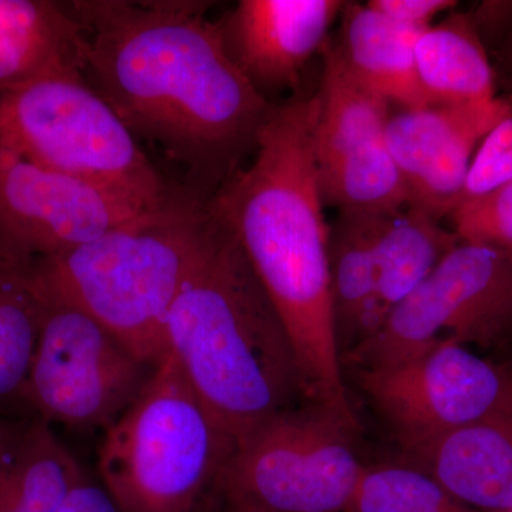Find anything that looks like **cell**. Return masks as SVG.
<instances>
[{
  "label": "cell",
  "mask_w": 512,
  "mask_h": 512,
  "mask_svg": "<svg viewBox=\"0 0 512 512\" xmlns=\"http://www.w3.org/2000/svg\"><path fill=\"white\" fill-rule=\"evenodd\" d=\"M26 423L28 421L13 423V421L0 419V460L8 453L9 448L15 444V441L19 439Z\"/></svg>",
  "instance_id": "28"
},
{
  "label": "cell",
  "mask_w": 512,
  "mask_h": 512,
  "mask_svg": "<svg viewBox=\"0 0 512 512\" xmlns=\"http://www.w3.org/2000/svg\"><path fill=\"white\" fill-rule=\"evenodd\" d=\"M104 431L97 467L121 512H197L235 446L171 353Z\"/></svg>",
  "instance_id": "5"
},
{
  "label": "cell",
  "mask_w": 512,
  "mask_h": 512,
  "mask_svg": "<svg viewBox=\"0 0 512 512\" xmlns=\"http://www.w3.org/2000/svg\"><path fill=\"white\" fill-rule=\"evenodd\" d=\"M404 450L470 510L512 512V423L473 424Z\"/></svg>",
  "instance_id": "15"
},
{
  "label": "cell",
  "mask_w": 512,
  "mask_h": 512,
  "mask_svg": "<svg viewBox=\"0 0 512 512\" xmlns=\"http://www.w3.org/2000/svg\"><path fill=\"white\" fill-rule=\"evenodd\" d=\"M510 330L512 252L460 241L343 363L359 370L392 365L443 340L491 346Z\"/></svg>",
  "instance_id": "8"
},
{
  "label": "cell",
  "mask_w": 512,
  "mask_h": 512,
  "mask_svg": "<svg viewBox=\"0 0 512 512\" xmlns=\"http://www.w3.org/2000/svg\"><path fill=\"white\" fill-rule=\"evenodd\" d=\"M342 43L336 45L352 73L399 109L427 106L416 69V43L423 30L397 25L360 3H345Z\"/></svg>",
  "instance_id": "17"
},
{
  "label": "cell",
  "mask_w": 512,
  "mask_h": 512,
  "mask_svg": "<svg viewBox=\"0 0 512 512\" xmlns=\"http://www.w3.org/2000/svg\"><path fill=\"white\" fill-rule=\"evenodd\" d=\"M156 367L79 308L45 302L20 403L49 424L106 430L137 399Z\"/></svg>",
  "instance_id": "9"
},
{
  "label": "cell",
  "mask_w": 512,
  "mask_h": 512,
  "mask_svg": "<svg viewBox=\"0 0 512 512\" xmlns=\"http://www.w3.org/2000/svg\"><path fill=\"white\" fill-rule=\"evenodd\" d=\"M458 244L460 238L456 232L441 227L439 220L413 205L375 214L376 303L380 326Z\"/></svg>",
  "instance_id": "18"
},
{
  "label": "cell",
  "mask_w": 512,
  "mask_h": 512,
  "mask_svg": "<svg viewBox=\"0 0 512 512\" xmlns=\"http://www.w3.org/2000/svg\"><path fill=\"white\" fill-rule=\"evenodd\" d=\"M316 114V96L275 104L251 164L238 168L207 204L237 238L284 323L306 402L356 429L333 316Z\"/></svg>",
  "instance_id": "2"
},
{
  "label": "cell",
  "mask_w": 512,
  "mask_h": 512,
  "mask_svg": "<svg viewBox=\"0 0 512 512\" xmlns=\"http://www.w3.org/2000/svg\"><path fill=\"white\" fill-rule=\"evenodd\" d=\"M208 225L194 195L148 211L92 242L26 264L43 302L96 319L138 359L158 366L170 353L167 322Z\"/></svg>",
  "instance_id": "4"
},
{
  "label": "cell",
  "mask_w": 512,
  "mask_h": 512,
  "mask_svg": "<svg viewBox=\"0 0 512 512\" xmlns=\"http://www.w3.org/2000/svg\"><path fill=\"white\" fill-rule=\"evenodd\" d=\"M84 76L138 141L160 148L208 201L254 153L275 104L225 50L207 3L74 0Z\"/></svg>",
  "instance_id": "1"
},
{
  "label": "cell",
  "mask_w": 512,
  "mask_h": 512,
  "mask_svg": "<svg viewBox=\"0 0 512 512\" xmlns=\"http://www.w3.org/2000/svg\"><path fill=\"white\" fill-rule=\"evenodd\" d=\"M26 264L0 259V403L20 402L45 316Z\"/></svg>",
  "instance_id": "22"
},
{
  "label": "cell",
  "mask_w": 512,
  "mask_h": 512,
  "mask_svg": "<svg viewBox=\"0 0 512 512\" xmlns=\"http://www.w3.org/2000/svg\"><path fill=\"white\" fill-rule=\"evenodd\" d=\"M198 512H245V511H238V510H232V508L222 507L220 504L212 503L210 500H205L204 503H202L200 511Z\"/></svg>",
  "instance_id": "29"
},
{
  "label": "cell",
  "mask_w": 512,
  "mask_h": 512,
  "mask_svg": "<svg viewBox=\"0 0 512 512\" xmlns=\"http://www.w3.org/2000/svg\"><path fill=\"white\" fill-rule=\"evenodd\" d=\"M128 195L0 153V258L30 262L82 247L146 214Z\"/></svg>",
  "instance_id": "12"
},
{
  "label": "cell",
  "mask_w": 512,
  "mask_h": 512,
  "mask_svg": "<svg viewBox=\"0 0 512 512\" xmlns=\"http://www.w3.org/2000/svg\"><path fill=\"white\" fill-rule=\"evenodd\" d=\"M353 430L309 402L275 414L235 443L205 498L245 512H345L365 468Z\"/></svg>",
  "instance_id": "7"
},
{
  "label": "cell",
  "mask_w": 512,
  "mask_h": 512,
  "mask_svg": "<svg viewBox=\"0 0 512 512\" xmlns=\"http://www.w3.org/2000/svg\"><path fill=\"white\" fill-rule=\"evenodd\" d=\"M510 180H512V114L497 124L493 131H490L481 141L480 147L474 154L460 204Z\"/></svg>",
  "instance_id": "25"
},
{
  "label": "cell",
  "mask_w": 512,
  "mask_h": 512,
  "mask_svg": "<svg viewBox=\"0 0 512 512\" xmlns=\"http://www.w3.org/2000/svg\"><path fill=\"white\" fill-rule=\"evenodd\" d=\"M345 3L241 0L217 25L228 56L265 97L299 83L306 64L328 45L330 26Z\"/></svg>",
  "instance_id": "14"
},
{
  "label": "cell",
  "mask_w": 512,
  "mask_h": 512,
  "mask_svg": "<svg viewBox=\"0 0 512 512\" xmlns=\"http://www.w3.org/2000/svg\"><path fill=\"white\" fill-rule=\"evenodd\" d=\"M315 150L323 204L339 212L383 214L409 201L386 147L390 104L349 69L338 47L323 49Z\"/></svg>",
  "instance_id": "11"
},
{
  "label": "cell",
  "mask_w": 512,
  "mask_h": 512,
  "mask_svg": "<svg viewBox=\"0 0 512 512\" xmlns=\"http://www.w3.org/2000/svg\"><path fill=\"white\" fill-rule=\"evenodd\" d=\"M84 66L86 35L69 2L0 0V87Z\"/></svg>",
  "instance_id": "16"
},
{
  "label": "cell",
  "mask_w": 512,
  "mask_h": 512,
  "mask_svg": "<svg viewBox=\"0 0 512 512\" xmlns=\"http://www.w3.org/2000/svg\"><path fill=\"white\" fill-rule=\"evenodd\" d=\"M397 25L412 29H427L434 19L457 6L454 0H370L366 3Z\"/></svg>",
  "instance_id": "26"
},
{
  "label": "cell",
  "mask_w": 512,
  "mask_h": 512,
  "mask_svg": "<svg viewBox=\"0 0 512 512\" xmlns=\"http://www.w3.org/2000/svg\"><path fill=\"white\" fill-rule=\"evenodd\" d=\"M345 512H477L470 510L423 468L380 464L363 468Z\"/></svg>",
  "instance_id": "23"
},
{
  "label": "cell",
  "mask_w": 512,
  "mask_h": 512,
  "mask_svg": "<svg viewBox=\"0 0 512 512\" xmlns=\"http://www.w3.org/2000/svg\"><path fill=\"white\" fill-rule=\"evenodd\" d=\"M510 56H511V59H512V40H511V43H510Z\"/></svg>",
  "instance_id": "30"
},
{
  "label": "cell",
  "mask_w": 512,
  "mask_h": 512,
  "mask_svg": "<svg viewBox=\"0 0 512 512\" xmlns=\"http://www.w3.org/2000/svg\"><path fill=\"white\" fill-rule=\"evenodd\" d=\"M512 114L510 101L427 104L390 114L386 147L402 174L409 205L436 220L460 204L474 154L493 128Z\"/></svg>",
  "instance_id": "13"
},
{
  "label": "cell",
  "mask_w": 512,
  "mask_h": 512,
  "mask_svg": "<svg viewBox=\"0 0 512 512\" xmlns=\"http://www.w3.org/2000/svg\"><path fill=\"white\" fill-rule=\"evenodd\" d=\"M450 217L460 241L512 252V180L461 202Z\"/></svg>",
  "instance_id": "24"
},
{
  "label": "cell",
  "mask_w": 512,
  "mask_h": 512,
  "mask_svg": "<svg viewBox=\"0 0 512 512\" xmlns=\"http://www.w3.org/2000/svg\"><path fill=\"white\" fill-rule=\"evenodd\" d=\"M167 343L234 443L305 399L284 323L237 238L210 208L200 251L168 316Z\"/></svg>",
  "instance_id": "3"
},
{
  "label": "cell",
  "mask_w": 512,
  "mask_h": 512,
  "mask_svg": "<svg viewBox=\"0 0 512 512\" xmlns=\"http://www.w3.org/2000/svg\"><path fill=\"white\" fill-rule=\"evenodd\" d=\"M0 259H2V258H0Z\"/></svg>",
  "instance_id": "31"
},
{
  "label": "cell",
  "mask_w": 512,
  "mask_h": 512,
  "mask_svg": "<svg viewBox=\"0 0 512 512\" xmlns=\"http://www.w3.org/2000/svg\"><path fill=\"white\" fill-rule=\"evenodd\" d=\"M56 512H121L103 484L84 474Z\"/></svg>",
  "instance_id": "27"
},
{
  "label": "cell",
  "mask_w": 512,
  "mask_h": 512,
  "mask_svg": "<svg viewBox=\"0 0 512 512\" xmlns=\"http://www.w3.org/2000/svg\"><path fill=\"white\" fill-rule=\"evenodd\" d=\"M333 316L342 355L379 329L375 214L339 212L329 224Z\"/></svg>",
  "instance_id": "19"
},
{
  "label": "cell",
  "mask_w": 512,
  "mask_h": 512,
  "mask_svg": "<svg viewBox=\"0 0 512 512\" xmlns=\"http://www.w3.org/2000/svg\"><path fill=\"white\" fill-rule=\"evenodd\" d=\"M84 474L50 424L36 417L0 460V512H56Z\"/></svg>",
  "instance_id": "21"
},
{
  "label": "cell",
  "mask_w": 512,
  "mask_h": 512,
  "mask_svg": "<svg viewBox=\"0 0 512 512\" xmlns=\"http://www.w3.org/2000/svg\"><path fill=\"white\" fill-rule=\"evenodd\" d=\"M417 77L430 104L495 99V73L476 20L464 13L424 29L416 43Z\"/></svg>",
  "instance_id": "20"
},
{
  "label": "cell",
  "mask_w": 512,
  "mask_h": 512,
  "mask_svg": "<svg viewBox=\"0 0 512 512\" xmlns=\"http://www.w3.org/2000/svg\"><path fill=\"white\" fill-rule=\"evenodd\" d=\"M0 153L106 185L148 210L188 194L158 171L119 114L80 73L0 87Z\"/></svg>",
  "instance_id": "6"
},
{
  "label": "cell",
  "mask_w": 512,
  "mask_h": 512,
  "mask_svg": "<svg viewBox=\"0 0 512 512\" xmlns=\"http://www.w3.org/2000/svg\"><path fill=\"white\" fill-rule=\"evenodd\" d=\"M359 382L403 446L473 424L512 423V369L451 340L360 369Z\"/></svg>",
  "instance_id": "10"
}]
</instances>
